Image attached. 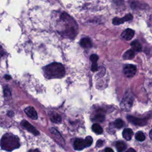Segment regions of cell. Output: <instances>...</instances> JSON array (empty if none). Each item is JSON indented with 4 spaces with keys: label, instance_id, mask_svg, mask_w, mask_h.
Here are the masks:
<instances>
[{
    "label": "cell",
    "instance_id": "1",
    "mask_svg": "<svg viewBox=\"0 0 152 152\" xmlns=\"http://www.w3.org/2000/svg\"><path fill=\"white\" fill-rule=\"evenodd\" d=\"M44 74L48 79H61L65 74L63 65L58 63H53L44 68Z\"/></svg>",
    "mask_w": 152,
    "mask_h": 152
},
{
    "label": "cell",
    "instance_id": "2",
    "mask_svg": "<svg viewBox=\"0 0 152 152\" xmlns=\"http://www.w3.org/2000/svg\"><path fill=\"white\" fill-rule=\"evenodd\" d=\"M2 149L6 151H13L20 147L19 138L11 133L4 134L0 142Z\"/></svg>",
    "mask_w": 152,
    "mask_h": 152
},
{
    "label": "cell",
    "instance_id": "3",
    "mask_svg": "<svg viewBox=\"0 0 152 152\" xmlns=\"http://www.w3.org/2000/svg\"><path fill=\"white\" fill-rule=\"evenodd\" d=\"M93 143V138L91 136H87L85 139L78 138L74 142V148L76 150H82L85 148L90 147Z\"/></svg>",
    "mask_w": 152,
    "mask_h": 152
},
{
    "label": "cell",
    "instance_id": "4",
    "mask_svg": "<svg viewBox=\"0 0 152 152\" xmlns=\"http://www.w3.org/2000/svg\"><path fill=\"white\" fill-rule=\"evenodd\" d=\"M133 101L134 99L132 96L129 93H126L121 102V108L124 111H129L132 108Z\"/></svg>",
    "mask_w": 152,
    "mask_h": 152
},
{
    "label": "cell",
    "instance_id": "5",
    "mask_svg": "<svg viewBox=\"0 0 152 152\" xmlns=\"http://www.w3.org/2000/svg\"><path fill=\"white\" fill-rule=\"evenodd\" d=\"M50 132L51 133L53 138L55 140V141L60 145L61 146H64L65 144V141L64 140V138H63V137L61 136V135L60 134V133L55 128H52L50 129Z\"/></svg>",
    "mask_w": 152,
    "mask_h": 152
},
{
    "label": "cell",
    "instance_id": "6",
    "mask_svg": "<svg viewBox=\"0 0 152 152\" xmlns=\"http://www.w3.org/2000/svg\"><path fill=\"white\" fill-rule=\"evenodd\" d=\"M137 71V68L135 65L132 64H127L124 67L123 72L124 75L127 77H134Z\"/></svg>",
    "mask_w": 152,
    "mask_h": 152
},
{
    "label": "cell",
    "instance_id": "7",
    "mask_svg": "<svg viewBox=\"0 0 152 152\" xmlns=\"http://www.w3.org/2000/svg\"><path fill=\"white\" fill-rule=\"evenodd\" d=\"M127 119L130 122L138 126H144L147 123V119L146 118H138L132 116H128Z\"/></svg>",
    "mask_w": 152,
    "mask_h": 152
},
{
    "label": "cell",
    "instance_id": "8",
    "mask_svg": "<svg viewBox=\"0 0 152 152\" xmlns=\"http://www.w3.org/2000/svg\"><path fill=\"white\" fill-rule=\"evenodd\" d=\"M133 19V16L131 14H128L122 18L115 17L112 20V23L114 25H119L124 23V22L131 20Z\"/></svg>",
    "mask_w": 152,
    "mask_h": 152
},
{
    "label": "cell",
    "instance_id": "9",
    "mask_svg": "<svg viewBox=\"0 0 152 152\" xmlns=\"http://www.w3.org/2000/svg\"><path fill=\"white\" fill-rule=\"evenodd\" d=\"M21 124L22 125V126L23 127H25L28 131H29L32 134H33L35 135H38L39 134V132L27 121H26V120L22 121Z\"/></svg>",
    "mask_w": 152,
    "mask_h": 152
},
{
    "label": "cell",
    "instance_id": "10",
    "mask_svg": "<svg viewBox=\"0 0 152 152\" xmlns=\"http://www.w3.org/2000/svg\"><path fill=\"white\" fill-rule=\"evenodd\" d=\"M135 32L131 29H127L125 30L121 34V37L126 40V41H130L134 36Z\"/></svg>",
    "mask_w": 152,
    "mask_h": 152
},
{
    "label": "cell",
    "instance_id": "11",
    "mask_svg": "<svg viewBox=\"0 0 152 152\" xmlns=\"http://www.w3.org/2000/svg\"><path fill=\"white\" fill-rule=\"evenodd\" d=\"M25 112L26 114L31 119H36L38 118V113L34 108L32 106H29L25 109Z\"/></svg>",
    "mask_w": 152,
    "mask_h": 152
},
{
    "label": "cell",
    "instance_id": "12",
    "mask_svg": "<svg viewBox=\"0 0 152 152\" xmlns=\"http://www.w3.org/2000/svg\"><path fill=\"white\" fill-rule=\"evenodd\" d=\"M98 59H99V57L96 54H93L90 57V60L92 61L91 70L93 72H95V71H96L98 70L97 64V62Z\"/></svg>",
    "mask_w": 152,
    "mask_h": 152
},
{
    "label": "cell",
    "instance_id": "13",
    "mask_svg": "<svg viewBox=\"0 0 152 152\" xmlns=\"http://www.w3.org/2000/svg\"><path fill=\"white\" fill-rule=\"evenodd\" d=\"M80 45L86 49H88V48H90L92 47V42L90 41V39L88 38H82L80 42Z\"/></svg>",
    "mask_w": 152,
    "mask_h": 152
},
{
    "label": "cell",
    "instance_id": "14",
    "mask_svg": "<svg viewBox=\"0 0 152 152\" xmlns=\"http://www.w3.org/2000/svg\"><path fill=\"white\" fill-rule=\"evenodd\" d=\"M132 135H133V131L130 128H126L122 132L123 138L127 141L130 140Z\"/></svg>",
    "mask_w": 152,
    "mask_h": 152
},
{
    "label": "cell",
    "instance_id": "15",
    "mask_svg": "<svg viewBox=\"0 0 152 152\" xmlns=\"http://www.w3.org/2000/svg\"><path fill=\"white\" fill-rule=\"evenodd\" d=\"M131 46L132 48V50L134 51L140 52L142 49L141 45L140 43V42L138 41H137V40H135V41H132L131 42Z\"/></svg>",
    "mask_w": 152,
    "mask_h": 152
},
{
    "label": "cell",
    "instance_id": "16",
    "mask_svg": "<svg viewBox=\"0 0 152 152\" xmlns=\"http://www.w3.org/2000/svg\"><path fill=\"white\" fill-rule=\"evenodd\" d=\"M134 51L132 49H129L123 54V58L124 60H131L134 57Z\"/></svg>",
    "mask_w": 152,
    "mask_h": 152
},
{
    "label": "cell",
    "instance_id": "17",
    "mask_svg": "<svg viewBox=\"0 0 152 152\" xmlns=\"http://www.w3.org/2000/svg\"><path fill=\"white\" fill-rule=\"evenodd\" d=\"M92 130L97 134H101L103 132V129L99 124H94L92 125Z\"/></svg>",
    "mask_w": 152,
    "mask_h": 152
},
{
    "label": "cell",
    "instance_id": "18",
    "mask_svg": "<svg viewBox=\"0 0 152 152\" xmlns=\"http://www.w3.org/2000/svg\"><path fill=\"white\" fill-rule=\"evenodd\" d=\"M126 147V144L123 141H118L116 143V148L118 152H122Z\"/></svg>",
    "mask_w": 152,
    "mask_h": 152
},
{
    "label": "cell",
    "instance_id": "19",
    "mask_svg": "<svg viewBox=\"0 0 152 152\" xmlns=\"http://www.w3.org/2000/svg\"><path fill=\"white\" fill-rule=\"evenodd\" d=\"M51 120L54 123H60L61 122V117L58 113H53L51 116Z\"/></svg>",
    "mask_w": 152,
    "mask_h": 152
},
{
    "label": "cell",
    "instance_id": "20",
    "mask_svg": "<svg viewBox=\"0 0 152 152\" xmlns=\"http://www.w3.org/2000/svg\"><path fill=\"white\" fill-rule=\"evenodd\" d=\"M135 139L138 141H143L145 138V135L144 134V133L141 131H138L137 132L136 134H135Z\"/></svg>",
    "mask_w": 152,
    "mask_h": 152
},
{
    "label": "cell",
    "instance_id": "21",
    "mask_svg": "<svg viewBox=\"0 0 152 152\" xmlns=\"http://www.w3.org/2000/svg\"><path fill=\"white\" fill-rule=\"evenodd\" d=\"M113 125L116 128H121L123 127L124 122H123L122 120H121V119H118L114 121Z\"/></svg>",
    "mask_w": 152,
    "mask_h": 152
},
{
    "label": "cell",
    "instance_id": "22",
    "mask_svg": "<svg viewBox=\"0 0 152 152\" xmlns=\"http://www.w3.org/2000/svg\"><path fill=\"white\" fill-rule=\"evenodd\" d=\"M4 95L6 97H10L11 96L10 90L8 87H5V89L4 90Z\"/></svg>",
    "mask_w": 152,
    "mask_h": 152
},
{
    "label": "cell",
    "instance_id": "23",
    "mask_svg": "<svg viewBox=\"0 0 152 152\" xmlns=\"http://www.w3.org/2000/svg\"><path fill=\"white\" fill-rule=\"evenodd\" d=\"M103 141L101 140H99L96 143V147H102L103 145Z\"/></svg>",
    "mask_w": 152,
    "mask_h": 152
},
{
    "label": "cell",
    "instance_id": "24",
    "mask_svg": "<svg viewBox=\"0 0 152 152\" xmlns=\"http://www.w3.org/2000/svg\"><path fill=\"white\" fill-rule=\"evenodd\" d=\"M4 54V51L3 50V49L1 47H0V57H1L2 56H3Z\"/></svg>",
    "mask_w": 152,
    "mask_h": 152
},
{
    "label": "cell",
    "instance_id": "25",
    "mask_svg": "<svg viewBox=\"0 0 152 152\" xmlns=\"http://www.w3.org/2000/svg\"><path fill=\"white\" fill-rule=\"evenodd\" d=\"M105 152H114V151L112 148H111L109 147H108L105 149Z\"/></svg>",
    "mask_w": 152,
    "mask_h": 152
},
{
    "label": "cell",
    "instance_id": "26",
    "mask_svg": "<svg viewBox=\"0 0 152 152\" xmlns=\"http://www.w3.org/2000/svg\"><path fill=\"white\" fill-rule=\"evenodd\" d=\"M125 152H136V151H135V150L134 148H130L128 150H127Z\"/></svg>",
    "mask_w": 152,
    "mask_h": 152
},
{
    "label": "cell",
    "instance_id": "27",
    "mask_svg": "<svg viewBox=\"0 0 152 152\" xmlns=\"http://www.w3.org/2000/svg\"><path fill=\"white\" fill-rule=\"evenodd\" d=\"M29 152H40L38 150L36 149V150H31Z\"/></svg>",
    "mask_w": 152,
    "mask_h": 152
},
{
    "label": "cell",
    "instance_id": "28",
    "mask_svg": "<svg viewBox=\"0 0 152 152\" xmlns=\"http://www.w3.org/2000/svg\"><path fill=\"white\" fill-rule=\"evenodd\" d=\"M149 135H150V138L152 140V128H151V129L150 130V131L149 132Z\"/></svg>",
    "mask_w": 152,
    "mask_h": 152
},
{
    "label": "cell",
    "instance_id": "29",
    "mask_svg": "<svg viewBox=\"0 0 152 152\" xmlns=\"http://www.w3.org/2000/svg\"><path fill=\"white\" fill-rule=\"evenodd\" d=\"M13 112H9V113H8V115H9V116H13Z\"/></svg>",
    "mask_w": 152,
    "mask_h": 152
},
{
    "label": "cell",
    "instance_id": "30",
    "mask_svg": "<svg viewBox=\"0 0 152 152\" xmlns=\"http://www.w3.org/2000/svg\"><path fill=\"white\" fill-rule=\"evenodd\" d=\"M6 79H7V80H9V79H11V77H10V76H6Z\"/></svg>",
    "mask_w": 152,
    "mask_h": 152
}]
</instances>
